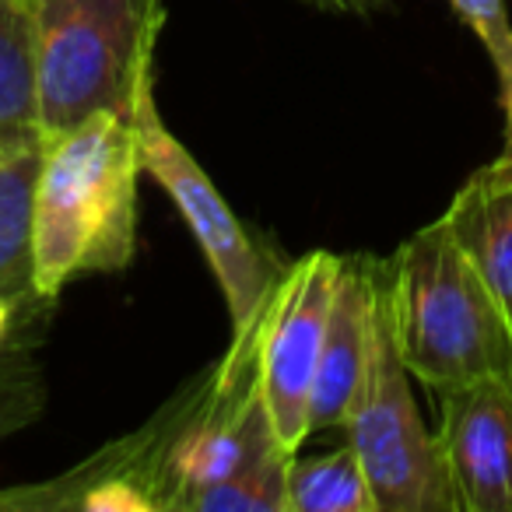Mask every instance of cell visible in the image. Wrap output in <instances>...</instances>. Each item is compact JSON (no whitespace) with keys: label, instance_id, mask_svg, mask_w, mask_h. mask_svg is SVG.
Returning <instances> with one entry per match:
<instances>
[{"label":"cell","instance_id":"cell-10","mask_svg":"<svg viewBox=\"0 0 512 512\" xmlns=\"http://www.w3.org/2000/svg\"><path fill=\"white\" fill-rule=\"evenodd\" d=\"M43 144L0 158V295L15 306L18 323H29L43 302L32 281V218Z\"/></svg>","mask_w":512,"mask_h":512},{"label":"cell","instance_id":"cell-16","mask_svg":"<svg viewBox=\"0 0 512 512\" xmlns=\"http://www.w3.org/2000/svg\"><path fill=\"white\" fill-rule=\"evenodd\" d=\"M74 509L85 512H158V502L144 484L130 481V477H95L85 491L78 495Z\"/></svg>","mask_w":512,"mask_h":512},{"label":"cell","instance_id":"cell-6","mask_svg":"<svg viewBox=\"0 0 512 512\" xmlns=\"http://www.w3.org/2000/svg\"><path fill=\"white\" fill-rule=\"evenodd\" d=\"M341 256L316 249L295 260L274 285L260 337V393L274 439L285 453H299L309 439V400L323 351L330 295Z\"/></svg>","mask_w":512,"mask_h":512},{"label":"cell","instance_id":"cell-11","mask_svg":"<svg viewBox=\"0 0 512 512\" xmlns=\"http://www.w3.org/2000/svg\"><path fill=\"white\" fill-rule=\"evenodd\" d=\"M39 141L36 60L25 0H0V158Z\"/></svg>","mask_w":512,"mask_h":512},{"label":"cell","instance_id":"cell-1","mask_svg":"<svg viewBox=\"0 0 512 512\" xmlns=\"http://www.w3.org/2000/svg\"><path fill=\"white\" fill-rule=\"evenodd\" d=\"M141 176L134 116L99 113L43 141L32 218V281L43 306H53L81 274L130 267L137 253Z\"/></svg>","mask_w":512,"mask_h":512},{"label":"cell","instance_id":"cell-4","mask_svg":"<svg viewBox=\"0 0 512 512\" xmlns=\"http://www.w3.org/2000/svg\"><path fill=\"white\" fill-rule=\"evenodd\" d=\"M341 428L365 470L376 512H460L439 439L421 421L411 393V372L400 362L393 341L383 274L369 358Z\"/></svg>","mask_w":512,"mask_h":512},{"label":"cell","instance_id":"cell-5","mask_svg":"<svg viewBox=\"0 0 512 512\" xmlns=\"http://www.w3.org/2000/svg\"><path fill=\"white\" fill-rule=\"evenodd\" d=\"M137 137H141L144 172L169 193L179 207L183 221L190 225L221 295H225L228 316H232V337L249 330L267 309L278 285V271L271 267L260 246L249 239L242 221L218 193L204 165L183 148L176 134L162 123L155 106V88L141 95L134 109Z\"/></svg>","mask_w":512,"mask_h":512},{"label":"cell","instance_id":"cell-2","mask_svg":"<svg viewBox=\"0 0 512 512\" xmlns=\"http://www.w3.org/2000/svg\"><path fill=\"white\" fill-rule=\"evenodd\" d=\"M386 306L400 362L435 393L484 376L512 379V323L446 221H432L397 249Z\"/></svg>","mask_w":512,"mask_h":512},{"label":"cell","instance_id":"cell-15","mask_svg":"<svg viewBox=\"0 0 512 512\" xmlns=\"http://www.w3.org/2000/svg\"><path fill=\"white\" fill-rule=\"evenodd\" d=\"M449 8L470 25V32L488 50L495 71L502 74L512 60V22L509 11H505V0H449Z\"/></svg>","mask_w":512,"mask_h":512},{"label":"cell","instance_id":"cell-9","mask_svg":"<svg viewBox=\"0 0 512 512\" xmlns=\"http://www.w3.org/2000/svg\"><path fill=\"white\" fill-rule=\"evenodd\" d=\"M442 221L512 323V155L477 169L449 200Z\"/></svg>","mask_w":512,"mask_h":512},{"label":"cell","instance_id":"cell-12","mask_svg":"<svg viewBox=\"0 0 512 512\" xmlns=\"http://www.w3.org/2000/svg\"><path fill=\"white\" fill-rule=\"evenodd\" d=\"M285 512H376L369 481L351 446L288 463Z\"/></svg>","mask_w":512,"mask_h":512},{"label":"cell","instance_id":"cell-8","mask_svg":"<svg viewBox=\"0 0 512 512\" xmlns=\"http://www.w3.org/2000/svg\"><path fill=\"white\" fill-rule=\"evenodd\" d=\"M379 299V271L365 260H341L330 295L323 351L316 365L313 400H309V432L344 425V414L362 379L372 341V316Z\"/></svg>","mask_w":512,"mask_h":512},{"label":"cell","instance_id":"cell-3","mask_svg":"<svg viewBox=\"0 0 512 512\" xmlns=\"http://www.w3.org/2000/svg\"><path fill=\"white\" fill-rule=\"evenodd\" d=\"M39 141L99 113L134 116L151 81L165 0H25Z\"/></svg>","mask_w":512,"mask_h":512},{"label":"cell","instance_id":"cell-13","mask_svg":"<svg viewBox=\"0 0 512 512\" xmlns=\"http://www.w3.org/2000/svg\"><path fill=\"white\" fill-rule=\"evenodd\" d=\"M292 456L295 453H285L274 442V446H267L242 470L228 474L225 481L183 498L179 512H285L288 463H292Z\"/></svg>","mask_w":512,"mask_h":512},{"label":"cell","instance_id":"cell-7","mask_svg":"<svg viewBox=\"0 0 512 512\" xmlns=\"http://www.w3.org/2000/svg\"><path fill=\"white\" fill-rule=\"evenodd\" d=\"M439 453L460 512H512V379L439 390Z\"/></svg>","mask_w":512,"mask_h":512},{"label":"cell","instance_id":"cell-18","mask_svg":"<svg viewBox=\"0 0 512 512\" xmlns=\"http://www.w3.org/2000/svg\"><path fill=\"white\" fill-rule=\"evenodd\" d=\"M15 323H18L15 306H11V302L4 299V295H0V351H4V344H8L11 330H15Z\"/></svg>","mask_w":512,"mask_h":512},{"label":"cell","instance_id":"cell-14","mask_svg":"<svg viewBox=\"0 0 512 512\" xmlns=\"http://www.w3.org/2000/svg\"><path fill=\"white\" fill-rule=\"evenodd\" d=\"M46 407V383L39 365L29 351L4 348L0 351V442L15 432L39 421ZM0 509H4V491H0Z\"/></svg>","mask_w":512,"mask_h":512},{"label":"cell","instance_id":"cell-17","mask_svg":"<svg viewBox=\"0 0 512 512\" xmlns=\"http://www.w3.org/2000/svg\"><path fill=\"white\" fill-rule=\"evenodd\" d=\"M498 81H502V106H505V155H512V60L498 74Z\"/></svg>","mask_w":512,"mask_h":512}]
</instances>
